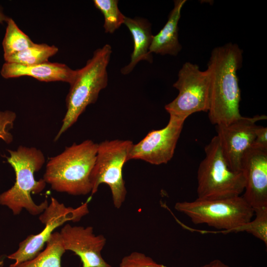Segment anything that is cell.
Here are the masks:
<instances>
[{
	"mask_svg": "<svg viewBox=\"0 0 267 267\" xmlns=\"http://www.w3.org/2000/svg\"><path fill=\"white\" fill-rule=\"evenodd\" d=\"M242 60L243 51L235 44L217 47L211 52L207 68L210 76L208 112L214 125L227 124L241 116L237 71Z\"/></svg>",
	"mask_w": 267,
	"mask_h": 267,
	"instance_id": "cell-1",
	"label": "cell"
},
{
	"mask_svg": "<svg viewBox=\"0 0 267 267\" xmlns=\"http://www.w3.org/2000/svg\"><path fill=\"white\" fill-rule=\"evenodd\" d=\"M98 144L86 140L66 147L47 162L43 179L51 188L73 195H87L92 190L90 176Z\"/></svg>",
	"mask_w": 267,
	"mask_h": 267,
	"instance_id": "cell-2",
	"label": "cell"
},
{
	"mask_svg": "<svg viewBox=\"0 0 267 267\" xmlns=\"http://www.w3.org/2000/svg\"><path fill=\"white\" fill-rule=\"evenodd\" d=\"M7 162L15 174V182L7 190L0 194V204L7 206L14 215L19 214L23 209L32 215L42 213L48 205L47 200L36 204L31 194L41 192L46 186L43 178L37 180L35 173L45 162L42 151L35 147L20 145L15 150H7Z\"/></svg>",
	"mask_w": 267,
	"mask_h": 267,
	"instance_id": "cell-3",
	"label": "cell"
},
{
	"mask_svg": "<svg viewBox=\"0 0 267 267\" xmlns=\"http://www.w3.org/2000/svg\"><path fill=\"white\" fill-rule=\"evenodd\" d=\"M111 53V46L106 44L94 51L84 67L76 70L66 98L67 111L54 141L77 122L89 105L96 101L100 91L107 87Z\"/></svg>",
	"mask_w": 267,
	"mask_h": 267,
	"instance_id": "cell-4",
	"label": "cell"
},
{
	"mask_svg": "<svg viewBox=\"0 0 267 267\" xmlns=\"http://www.w3.org/2000/svg\"><path fill=\"white\" fill-rule=\"evenodd\" d=\"M204 150L205 156L197 173V198L213 200L240 196L245 185L244 174L229 167L217 135Z\"/></svg>",
	"mask_w": 267,
	"mask_h": 267,
	"instance_id": "cell-5",
	"label": "cell"
},
{
	"mask_svg": "<svg viewBox=\"0 0 267 267\" xmlns=\"http://www.w3.org/2000/svg\"><path fill=\"white\" fill-rule=\"evenodd\" d=\"M175 208L194 224H206L224 232H231L235 227L250 221L254 215V210L241 195L178 202Z\"/></svg>",
	"mask_w": 267,
	"mask_h": 267,
	"instance_id": "cell-6",
	"label": "cell"
},
{
	"mask_svg": "<svg viewBox=\"0 0 267 267\" xmlns=\"http://www.w3.org/2000/svg\"><path fill=\"white\" fill-rule=\"evenodd\" d=\"M134 143L129 140H105L98 145L97 154L90 180L91 195L101 183L111 189L114 206L120 208L124 202L127 190L123 176V168Z\"/></svg>",
	"mask_w": 267,
	"mask_h": 267,
	"instance_id": "cell-7",
	"label": "cell"
},
{
	"mask_svg": "<svg viewBox=\"0 0 267 267\" xmlns=\"http://www.w3.org/2000/svg\"><path fill=\"white\" fill-rule=\"evenodd\" d=\"M173 87L178 90V94L165 106L170 116L185 121L193 113L208 111L210 76L208 69L201 71L197 65L185 62Z\"/></svg>",
	"mask_w": 267,
	"mask_h": 267,
	"instance_id": "cell-8",
	"label": "cell"
},
{
	"mask_svg": "<svg viewBox=\"0 0 267 267\" xmlns=\"http://www.w3.org/2000/svg\"><path fill=\"white\" fill-rule=\"evenodd\" d=\"M88 201L73 208L66 207L52 197L49 204L39 217L40 221L45 224L44 228L37 234L27 236L19 243L18 249L7 256L8 259L14 261L9 267H14L34 258L41 252L56 228L68 221H80L89 213Z\"/></svg>",
	"mask_w": 267,
	"mask_h": 267,
	"instance_id": "cell-9",
	"label": "cell"
},
{
	"mask_svg": "<svg viewBox=\"0 0 267 267\" xmlns=\"http://www.w3.org/2000/svg\"><path fill=\"white\" fill-rule=\"evenodd\" d=\"M265 119V115L252 117L241 116L228 124L216 125L223 154L232 170L242 172V159L255 139L256 123Z\"/></svg>",
	"mask_w": 267,
	"mask_h": 267,
	"instance_id": "cell-10",
	"label": "cell"
},
{
	"mask_svg": "<svg viewBox=\"0 0 267 267\" xmlns=\"http://www.w3.org/2000/svg\"><path fill=\"white\" fill-rule=\"evenodd\" d=\"M184 122L170 116L166 127L152 130L139 142L133 144L128 161L139 159L155 165L167 164L174 156Z\"/></svg>",
	"mask_w": 267,
	"mask_h": 267,
	"instance_id": "cell-11",
	"label": "cell"
},
{
	"mask_svg": "<svg viewBox=\"0 0 267 267\" xmlns=\"http://www.w3.org/2000/svg\"><path fill=\"white\" fill-rule=\"evenodd\" d=\"M60 233L65 250L78 256L82 267H112L101 255L106 239L103 235H95L91 226L66 224Z\"/></svg>",
	"mask_w": 267,
	"mask_h": 267,
	"instance_id": "cell-12",
	"label": "cell"
},
{
	"mask_svg": "<svg viewBox=\"0 0 267 267\" xmlns=\"http://www.w3.org/2000/svg\"><path fill=\"white\" fill-rule=\"evenodd\" d=\"M241 171L244 199L254 210L267 207V150L250 147L243 156Z\"/></svg>",
	"mask_w": 267,
	"mask_h": 267,
	"instance_id": "cell-13",
	"label": "cell"
},
{
	"mask_svg": "<svg viewBox=\"0 0 267 267\" xmlns=\"http://www.w3.org/2000/svg\"><path fill=\"white\" fill-rule=\"evenodd\" d=\"M76 70L67 65L49 61L32 65L5 62L0 70L1 76L5 79L30 76L45 82L61 81L70 85L74 80Z\"/></svg>",
	"mask_w": 267,
	"mask_h": 267,
	"instance_id": "cell-14",
	"label": "cell"
},
{
	"mask_svg": "<svg viewBox=\"0 0 267 267\" xmlns=\"http://www.w3.org/2000/svg\"><path fill=\"white\" fill-rule=\"evenodd\" d=\"M124 24L130 31L134 44L130 62L121 70L122 74L127 75L133 71L140 61L152 62L149 47L153 35L151 33L150 23L144 18L125 17Z\"/></svg>",
	"mask_w": 267,
	"mask_h": 267,
	"instance_id": "cell-15",
	"label": "cell"
},
{
	"mask_svg": "<svg viewBox=\"0 0 267 267\" xmlns=\"http://www.w3.org/2000/svg\"><path fill=\"white\" fill-rule=\"evenodd\" d=\"M185 0L174 1V6L168 21L159 32L153 36L149 52L161 55H177L181 49L178 41V23Z\"/></svg>",
	"mask_w": 267,
	"mask_h": 267,
	"instance_id": "cell-16",
	"label": "cell"
},
{
	"mask_svg": "<svg viewBox=\"0 0 267 267\" xmlns=\"http://www.w3.org/2000/svg\"><path fill=\"white\" fill-rule=\"evenodd\" d=\"M46 245L34 258L14 267H61V257L66 250L60 232H54Z\"/></svg>",
	"mask_w": 267,
	"mask_h": 267,
	"instance_id": "cell-17",
	"label": "cell"
},
{
	"mask_svg": "<svg viewBox=\"0 0 267 267\" xmlns=\"http://www.w3.org/2000/svg\"><path fill=\"white\" fill-rule=\"evenodd\" d=\"M58 51L54 45L35 44L33 46L4 58L5 62L32 65L48 61L50 57Z\"/></svg>",
	"mask_w": 267,
	"mask_h": 267,
	"instance_id": "cell-18",
	"label": "cell"
},
{
	"mask_svg": "<svg viewBox=\"0 0 267 267\" xmlns=\"http://www.w3.org/2000/svg\"><path fill=\"white\" fill-rule=\"evenodd\" d=\"M6 23V31L2 42L4 59L23 51L35 44L20 30L11 18L9 17Z\"/></svg>",
	"mask_w": 267,
	"mask_h": 267,
	"instance_id": "cell-19",
	"label": "cell"
},
{
	"mask_svg": "<svg viewBox=\"0 0 267 267\" xmlns=\"http://www.w3.org/2000/svg\"><path fill=\"white\" fill-rule=\"evenodd\" d=\"M95 7L100 10L104 17L103 27L105 32L113 34L122 24L125 17L120 11L117 0H94Z\"/></svg>",
	"mask_w": 267,
	"mask_h": 267,
	"instance_id": "cell-20",
	"label": "cell"
},
{
	"mask_svg": "<svg viewBox=\"0 0 267 267\" xmlns=\"http://www.w3.org/2000/svg\"><path fill=\"white\" fill-rule=\"evenodd\" d=\"M254 219L233 229L231 232H246L267 245V207L254 210Z\"/></svg>",
	"mask_w": 267,
	"mask_h": 267,
	"instance_id": "cell-21",
	"label": "cell"
},
{
	"mask_svg": "<svg viewBox=\"0 0 267 267\" xmlns=\"http://www.w3.org/2000/svg\"><path fill=\"white\" fill-rule=\"evenodd\" d=\"M150 257L138 252H133L123 258L119 267H161Z\"/></svg>",
	"mask_w": 267,
	"mask_h": 267,
	"instance_id": "cell-22",
	"label": "cell"
},
{
	"mask_svg": "<svg viewBox=\"0 0 267 267\" xmlns=\"http://www.w3.org/2000/svg\"><path fill=\"white\" fill-rule=\"evenodd\" d=\"M16 118V115L13 111L0 110V139L6 143H10L13 140L10 131L13 127Z\"/></svg>",
	"mask_w": 267,
	"mask_h": 267,
	"instance_id": "cell-23",
	"label": "cell"
},
{
	"mask_svg": "<svg viewBox=\"0 0 267 267\" xmlns=\"http://www.w3.org/2000/svg\"><path fill=\"white\" fill-rule=\"evenodd\" d=\"M251 147L267 150V128L257 126L255 137Z\"/></svg>",
	"mask_w": 267,
	"mask_h": 267,
	"instance_id": "cell-24",
	"label": "cell"
},
{
	"mask_svg": "<svg viewBox=\"0 0 267 267\" xmlns=\"http://www.w3.org/2000/svg\"><path fill=\"white\" fill-rule=\"evenodd\" d=\"M201 267H230L222 261L219 259L213 260L209 263L202 265ZM248 267H253L249 266Z\"/></svg>",
	"mask_w": 267,
	"mask_h": 267,
	"instance_id": "cell-25",
	"label": "cell"
},
{
	"mask_svg": "<svg viewBox=\"0 0 267 267\" xmlns=\"http://www.w3.org/2000/svg\"><path fill=\"white\" fill-rule=\"evenodd\" d=\"M9 18V17L4 14L1 7L0 6V23H6Z\"/></svg>",
	"mask_w": 267,
	"mask_h": 267,
	"instance_id": "cell-26",
	"label": "cell"
},
{
	"mask_svg": "<svg viewBox=\"0 0 267 267\" xmlns=\"http://www.w3.org/2000/svg\"><path fill=\"white\" fill-rule=\"evenodd\" d=\"M3 266V260L0 261V267H2Z\"/></svg>",
	"mask_w": 267,
	"mask_h": 267,
	"instance_id": "cell-27",
	"label": "cell"
},
{
	"mask_svg": "<svg viewBox=\"0 0 267 267\" xmlns=\"http://www.w3.org/2000/svg\"><path fill=\"white\" fill-rule=\"evenodd\" d=\"M161 267H169L165 266H164V265H161Z\"/></svg>",
	"mask_w": 267,
	"mask_h": 267,
	"instance_id": "cell-28",
	"label": "cell"
}]
</instances>
